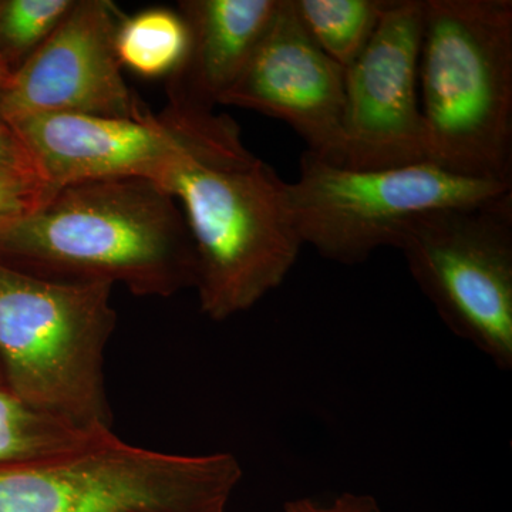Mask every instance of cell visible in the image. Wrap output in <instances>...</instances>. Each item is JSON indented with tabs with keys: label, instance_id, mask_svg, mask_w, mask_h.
Returning a JSON list of instances; mask_svg holds the SVG:
<instances>
[{
	"label": "cell",
	"instance_id": "1",
	"mask_svg": "<svg viewBox=\"0 0 512 512\" xmlns=\"http://www.w3.org/2000/svg\"><path fill=\"white\" fill-rule=\"evenodd\" d=\"M0 261L50 281L121 284L156 298L194 288L197 275L180 204L153 181L131 177L50 190L0 224Z\"/></svg>",
	"mask_w": 512,
	"mask_h": 512
},
{
	"label": "cell",
	"instance_id": "2",
	"mask_svg": "<svg viewBox=\"0 0 512 512\" xmlns=\"http://www.w3.org/2000/svg\"><path fill=\"white\" fill-rule=\"evenodd\" d=\"M419 89L427 161L512 184L511 0H424Z\"/></svg>",
	"mask_w": 512,
	"mask_h": 512
},
{
	"label": "cell",
	"instance_id": "3",
	"mask_svg": "<svg viewBox=\"0 0 512 512\" xmlns=\"http://www.w3.org/2000/svg\"><path fill=\"white\" fill-rule=\"evenodd\" d=\"M183 210L197 259L201 311L217 322L278 288L303 247L286 181L256 156L187 158L157 184Z\"/></svg>",
	"mask_w": 512,
	"mask_h": 512
},
{
	"label": "cell",
	"instance_id": "4",
	"mask_svg": "<svg viewBox=\"0 0 512 512\" xmlns=\"http://www.w3.org/2000/svg\"><path fill=\"white\" fill-rule=\"evenodd\" d=\"M113 285L50 281L0 261V365L8 389L84 429L111 430L104 353Z\"/></svg>",
	"mask_w": 512,
	"mask_h": 512
},
{
	"label": "cell",
	"instance_id": "5",
	"mask_svg": "<svg viewBox=\"0 0 512 512\" xmlns=\"http://www.w3.org/2000/svg\"><path fill=\"white\" fill-rule=\"evenodd\" d=\"M242 480L231 453H161L114 433L60 456L0 467V512H225Z\"/></svg>",
	"mask_w": 512,
	"mask_h": 512
},
{
	"label": "cell",
	"instance_id": "6",
	"mask_svg": "<svg viewBox=\"0 0 512 512\" xmlns=\"http://www.w3.org/2000/svg\"><path fill=\"white\" fill-rule=\"evenodd\" d=\"M512 194V184L450 173L436 164L359 170L302 154L299 175L286 183L303 245L343 265L397 248L410 222L444 208L481 207Z\"/></svg>",
	"mask_w": 512,
	"mask_h": 512
},
{
	"label": "cell",
	"instance_id": "7",
	"mask_svg": "<svg viewBox=\"0 0 512 512\" xmlns=\"http://www.w3.org/2000/svg\"><path fill=\"white\" fill-rule=\"evenodd\" d=\"M52 190L79 181L144 178L160 184L187 158H244L234 119L168 101L136 119L39 114L10 123Z\"/></svg>",
	"mask_w": 512,
	"mask_h": 512
},
{
	"label": "cell",
	"instance_id": "8",
	"mask_svg": "<svg viewBox=\"0 0 512 512\" xmlns=\"http://www.w3.org/2000/svg\"><path fill=\"white\" fill-rule=\"evenodd\" d=\"M397 249L447 328L511 370L512 194L421 215Z\"/></svg>",
	"mask_w": 512,
	"mask_h": 512
},
{
	"label": "cell",
	"instance_id": "9",
	"mask_svg": "<svg viewBox=\"0 0 512 512\" xmlns=\"http://www.w3.org/2000/svg\"><path fill=\"white\" fill-rule=\"evenodd\" d=\"M424 0H389L369 45L345 72L343 165L426 163L419 94Z\"/></svg>",
	"mask_w": 512,
	"mask_h": 512
},
{
	"label": "cell",
	"instance_id": "10",
	"mask_svg": "<svg viewBox=\"0 0 512 512\" xmlns=\"http://www.w3.org/2000/svg\"><path fill=\"white\" fill-rule=\"evenodd\" d=\"M124 13L110 0H74L59 26L0 83L8 123L39 114L136 119L148 111L128 87L117 59Z\"/></svg>",
	"mask_w": 512,
	"mask_h": 512
},
{
	"label": "cell",
	"instance_id": "11",
	"mask_svg": "<svg viewBox=\"0 0 512 512\" xmlns=\"http://www.w3.org/2000/svg\"><path fill=\"white\" fill-rule=\"evenodd\" d=\"M345 72L303 29L292 0L278 8L220 104L284 121L320 160L343 165Z\"/></svg>",
	"mask_w": 512,
	"mask_h": 512
},
{
	"label": "cell",
	"instance_id": "12",
	"mask_svg": "<svg viewBox=\"0 0 512 512\" xmlns=\"http://www.w3.org/2000/svg\"><path fill=\"white\" fill-rule=\"evenodd\" d=\"M279 0H183L188 28L183 63L167 79L168 101L214 110L237 82L274 18Z\"/></svg>",
	"mask_w": 512,
	"mask_h": 512
},
{
	"label": "cell",
	"instance_id": "13",
	"mask_svg": "<svg viewBox=\"0 0 512 512\" xmlns=\"http://www.w3.org/2000/svg\"><path fill=\"white\" fill-rule=\"evenodd\" d=\"M113 433L84 429L23 402L0 386V467L60 456Z\"/></svg>",
	"mask_w": 512,
	"mask_h": 512
},
{
	"label": "cell",
	"instance_id": "14",
	"mask_svg": "<svg viewBox=\"0 0 512 512\" xmlns=\"http://www.w3.org/2000/svg\"><path fill=\"white\" fill-rule=\"evenodd\" d=\"M187 23L180 12L167 8L141 10L123 16L116 33L121 67L148 79L170 77L188 49Z\"/></svg>",
	"mask_w": 512,
	"mask_h": 512
},
{
	"label": "cell",
	"instance_id": "15",
	"mask_svg": "<svg viewBox=\"0 0 512 512\" xmlns=\"http://www.w3.org/2000/svg\"><path fill=\"white\" fill-rule=\"evenodd\" d=\"M313 42L348 69L369 45L389 0H292Z\"/></svg>",
	"mask_w": 512,
	"mask_h": 512
},
{
	"label": "cell",
	"instance_id": "16",
	"mask_svg": "<svg viewBox=\"0 0 512 512\" xmlns=\"http://www.w3.org/2000/svg\"><path fill=\"white\" fill-rule=\"evenodd\" d=\"M74 0L0 2V64L15 72L52 35Z\"/></svg>",
	"mask_w": 512,
	"mask_h": 512
},
{
	"label": "cell",
	"instance_id": "17",
	"mask_svg": "<svg viewBox=\"0 0 512 512\" xmlns=\"http://www.w3.org/2000/svg\"><path fill=\"white\" fill-rule=\"evenodd\" d=\"M50 190L35 171H0V224L33 210Z\"/></svg>",
	"mask_w": 512,
	"mask_h": 512
},
{
	"label": "cell",
	"instance_id": "18",
	"mask_svg": "<svg viewBox=\"0 0 512 512\" xmlns=\"http://www.w3.org/2000/svg\"><path fill=\"white\" fill-rule=\"evenodd\" d=\"M278 512H382V510L372 495L345 493L330 505H319L309 498L288 501Z\"/></svg>",
	"mask_w": 512,
	"mask_h": 512
},
{
	"label": "cell",
	"instance_id": "19",
	"mask_svg": "<svg viewBox=\"0 0 512 512\" xmlns=\"http://www.w3.org/2000/svg\"><path fill=\"white\" fill-rule=\"evenodd\" d=\"M5 77H0V83L3 82ZM5 170H26L37 173L28 150L23 146L12 126L0 113V171Z\"/></svg>",
	"mask_w": 512,
	"mask_h": 512
},
{
	"label": "cell",
	"instance_id": "20",
	"mask_svg": "<svg viewBox=\"0 0 512 512\" xmlns=\"http://www.w3.org/2000/svg\"><path fill=\"white\" fill-rule=\"evenodd\" d=\"M8 72H6V69L5 67L2 66V64H0V77L2 76H8Z\"/></svg>",
	"mask_w": 512,
	"mask_h": 512
},
{
	"label": "cell",
	"instance_id": "21",
	"mask_svg": "<svg viewBox=\"0 0 512 512\" xmlns=\"http://www.w3.org/2000/svg\"><path fill=\"white\" fill-rule=\"evenodd\" d=\"M0 386H2V384H0Z\"/></svg>",
	"mask_w": 512,
	"mask_h": 512
}]
</instances>
